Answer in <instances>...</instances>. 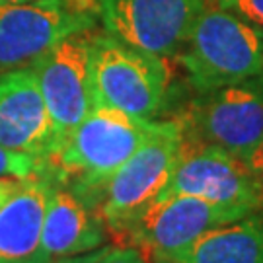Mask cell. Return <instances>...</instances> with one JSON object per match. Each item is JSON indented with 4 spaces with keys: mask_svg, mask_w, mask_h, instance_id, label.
I'll return each mask as SVG.
<instances>
[{
    "mask_svg": "<svg viewBox=\"0 0 263 263\" xmlns=\"http://www.w3.org/2000/svg\"><path fill=\"white\" fill-rule=\"evenodd\" d=\"M164 121L141 119L113 107L94 105L74 131L47 158L49 178L61 181L96 209L100 191Z\"/></svg>",
    "mask_w": 263,
    "mask_h": 263,
    "instance_id": "6da1fadb",
    "label": "cell"
},
{
    "mask_svg": "<svg viewBox=\"0 0 263 263\" xmlns=\"http://www.w3.org/2000/svg\"><path fill=\"white\" fill-rule=\"evenodd\" d=\"M181 63L201 94L263 76V33L228 10L205 6L181 47Z\"/></svg>",
    "mask_w": 263,
    "mask_h": 263,
    "instance_id": "7a4b0ae2",
    "label": "cell"
},
{
    "mask_svg": "<svg viewBox=\"0 0 263 263\" xmlns=\"http://www.w3.org/2000/svg\"><path fill=\"white\" fill-rule=\"evenodd\" d=\"M170 68L166 59L113 37L92 35L94 105L156 119L166 105Z\"/></svg>",
    "mask_w": 263,
    "mask_h": 263,
    "instance_id": "3957f363",
    "label": "cell"
},
{
    "mask_svg": "<svg viewBox=\"0 0 263 263\" xmlns=\"http://www.w3.org/2000/svg\"><path fill=\"white\" fill-rule=\"evenodd\" d=\"M179 144V123L164 121L160 131L144 142L102 187L96 211L115 240L164 193L178 164Z\"/></svg>",
    "mask_w": 263,
    "mask_h": 263,
    "instance_id": "277c9868",
    "label": "cell"
},
{
    "mask_svg": "<svg viewBox=\"0 0 263 263\" xmlns=\"http://www.w3.org/2000/svg\"><path fill=\"white\" fill-rule=\"evenodd\" d=\"M178 123L181 135L248 162L263 144V76L201 94Z\"/></svg>",
    "mask_w": 263,
    "mask_h": 263,
    "instance_id": "5b68a950",
    "label": "cell"
},
{
    "mask_svg": "<svg viewBox=\"0 0 263 263\" xmlns=\"http://www.w3.org/2000/svg\"><path fill=\"white\" fill-rule=\"evenodd\" d=\"M166 195H193L242 213L263 211V197L248 162L213 144L181 135L179 156Z\"/></svg>",
    "mask_w": 263,
    "mask_h": 263,
    "instance_id": "8992f818",
    "label": "cell"
},
{
    "mask_svg": "<svg viewBox=\"0 0 263 263\" xmlns=\"http://www.w3.org/2000/svg\"><path fill=\"white\" fill-rule=\"evenodd\" d=\"M78 0H0V72L29 66L61 39L94 28Z\"/></svg>",
    "mask_w": 263,
    "mask_h": 263,
    "instance_id": "52a82bcc",
    "label": "cell"
},
{
    "mask_svg": "<svg viewBox=\"0 0 263 263\" xmlns=\"http://www.w3.org/2000/svg\"><path fill=\"white\" fill-rule=\"evenodd\" d=\"M246 215L193 195H166L144 209L117 240L119 246L139 248L146 259H170L207 230Z\"/></svg>",
    "mask_w": 263,
    "mask_h": 263,
    "instance_id": "ba28073f",
    "label": "cell"
},
{
    "mask_svg": "<svg viewBox=\"0 0 263 263\" xmlns=\"http://www.w3.org/2000/svg\"><path fill=\"white\" fill-rule=\"evenodd\" d=\"M88 31L61 39L31 63L51 115L57 146L94 107L92 35Z\"/></svg>",
    "mask_w": 263,
    "mask_h": 263,
    "instance_id": "9c48e42d",
    "label": "cell"
},
{
    "mask_svg": "<svg viewBox=\"0 0 263 263\" xmlns=\"http://www.w3.org/2000/svg\"><path fill=\"white\" fill-rule=\"evenodd\" d=\"M207 0H98L105 33L158 57L178 55Z\"/></svg>",
    "mask_w": 263,
    "mask_h": 263,
    "instance_id": "30bf717a",
    "label": "cell"
},
{
    "mask_svg": "<svg viewBox=\"0 0 263 263\" xmlns=\"http://www.w3.org/2000/svg\"><path fill=\"white\" fill-rule=\"evenodd\" d=\"M0 144L43 158L57 148L51 115L31 65L0 72Z\"/></svg>",
    "mask_w": 263,
    "mask_h": 263,
    "instance_id": "8fae6325",
    "label": "cell"
},
{
    "mask_svg": "<svg viewBox=\"0 0 263 263\" xmlns=\"http://www.w3.org/2000/svg\"><path fill=\"white\" fill-rule=\"evenodd\" d=\"M107 236L98 211L68 185L53 179L41 234V263L94 252L105 246Z\"/></svg>",
    "mask_w": 263,
    "mask_h": 263,
    "instance_id": "7c38bea8",
    "label": "cell"
},
{
    "mask_svg": "<svg viewBox=\"0 0 263 263\" xmlns=\"http://www.w3.org/2000/svg\"><path fill=\"white\" fill-rule=\"evenodd\" d=\"M53 179H26L0 209V263H41V234Z\"/></svg>",
    "mask_w": 263,
    "mask_h": 263,
    "instance_id": "4fadbf2b",
    "label": "cell"
},
{
    "mask_svg": "<svg viewBox=\"0 0 263 263\" xmlns=\"http://www.w3.org/2000/svg\"><path fill=\"white\" fill-rule=\"evenodd\" d=\"M174 263H263V211L211 228L181 248Z\"/></svg>",
    "mask_w": 263,
    "mask_h": 263,
    "instance_id": "5bb4252c",
    "label": "cell"
},
{
    "mask_svg": "<svg viewBox=\"0 0 263 263\" xmlns=\"http://www.w3.org/2000/svg\"><path fill=\"white\" fill-rule=\"evenodd\" d=\"M49 162L43 156H35L29 152L12 151L0 144V179H26L47 178Z\"/></svg>",
    "mask_w": 263,
    "mask_h": 263,
    "instance_id": "9a60e30c",
    "label": "cell"
},
{
    "mask_svg": "<svg viewBox=\"0 0 263 263\" xmlns=\"http://www.w3.org/2000/svg\"><path fill=\"white\" fill-rule=\"evenodd\" d=\"M216 4L263 33V0H216Z\"/></svg>",
    "mask_w": 263,
    "mask_h": 263,
    "instance_id": "2e32d148",
    "label": "cell"
},
{
    "mask_svg": "<svg viewBox=\"0 0 263 263\" xmlns=\"http://www.w3.org/2000/svg\"><path fill=\"white\" fill-rule=\"evenodd\" d=\"M94 263H148V259L139 248H133V246H109V250L100 259H96Z\"/></svg>",
    "mask_w": 263,
    "mask_h": 263,
    "instance_id": "e0dca14e",
    "label": "cell"
},
{
    "mask_svg": "<svg viewBox=\"0 0 263 263\" xmlns=\"http://www.w3.org/2000/svg\"><path fill=\"white\" fill-rule=\"evenodd\" d=\"M248 166H250L252 174H254V178L257 181V185H259V191H261V197H263V144L250 156Z\"/></svg>",
    "mask_w": 263,
    "mask_h": 263,
    "instance_id": "ac0fdd59",
    "label": "cell"
},
{
    "mask_svg": "<svg viewBox=\"0 0 263 263\" xmlns=\"http://www.w3.org/2000/svg\"><path fill=\"white\" fill-rule=\"evenodd\" d=\"M109 246L111 244H105V246H102V248L94 250V252H88V254H82V255H74V257H63V259H55V261H51V263H94L96 259H100V257L109 250Z\"/></svg>",
    "mask_w": 263,
    "mask_h": 263,
    "instance_id": "d6986e66",
    "label": "cell"
},
{
    "mask_svg": "<svg viewBox=\"0 0 263 263\" xmlns=\"http://www.w3.org/2000/svg\"><path fill=\"white\" fill-rule=\"evenodd\" d=\"M20 183L22 181H18V179H0V209L10 199V195L18 189Z\"/></svg>",
    "mask_w": 263,
    "mask_h": 263,
    "instance_id": "ffe728a7",
    "label": "cell"
},
{
    "mask_svg": "<svg viewBox=\"0 0 263 263\" xmlns=\"http://www.w3.org/2000/svg\"><path fill=\"white\" fill-rule=\"evenodd\" d=\"M151 261L152 263H174V261H170V259H162V257H151Z\"/></svg>",
    "mask_w": 263,
    "mask_h": 263,
    "instance_id": "44dd1931",
    "label": "cell"
},
{
    "mask_svg": "<svg viewBox=\"0 0 263 263\" xmlns=\"http://www.w3.org/2000/svg\"><path fill=\"white\" fill-rule=\"evenodd\" d=\"M14 2H26V0H14Z\"/></svg>",
    "mask_w": 263,
    "mask_h": 263,
    "instance_id": "7402d4cb",
    "label": "cell"
}]
</instances>
